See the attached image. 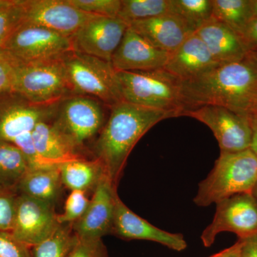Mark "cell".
<instances>
[{
  "instance_id": "6da1fadb",
  "label": "cell",
  "mask_w": 257,
  "mask_h": 257,
  "mask_svg": "<svg viewBox=\"0 0 257 257\" xmlns=\"http://www.w3.org/2000/svg\"><path fill=\"white\" fill-rule=\"evenodd\" d=\"M257 89V53L242 60L221 64L196 78L182 82L183 113L201 106H224L246 116Z\"/></svg>"
},
{
  "instance_id": "7a4b0ae2",
  "label": "cell",
  "mask_w": 257,
  "mask_h": 257,
  "mask_svg": "<svg viewBox=\"0 0 257 257\" xmlns=\"http://www.w3.org/2000/svg\"><path fill=\"white\" fill-rule=\"evenodd\" d=\"M110 114L99 134L94 152L111 183L117 186L134 147L155 125L177 117L170 111L152 109L121 101L110 107Z\"/></svg>"
},
{
  "instance_id": "3957f363",
  "label": "cell",
  "mask_w": 257,
  "mask_h": 257,
  "mask_svg": "<svg viewBox=\"0 0 257 257\" xmlns=\"http://www.w3.org/2000/svg\"><path fill=\"white\" fill-rule=\"evenodd\" d=\"M257 182V155L244 151L221 152L210 173L199 184L194 202L208 207L236 194L251 193Z\"/></svg>"
},
{
  "instance_id": "277c9868",
  "label": "cell",
  "mask_w": 257,
  "mask_h": 257,
  "mask_svg": "<svg viewBox=\"0 0 257 257\" xmlns=\"http://www.w3.org/2000/svg\"><path fill=\"white\" fill-rule=\"evenodd\" d=\"M122 101L182 116V81L165 69L116 72Z\"/></svg>"
},
{
  "instance_id": "5b68a950",
  "label": "cell",
  "mask_w": 257,
  "mask_h": 257,
  "mask_svg": "<svg viewBox=\"0 0 257 257\" xmlns=\"http://www.w3.org/2000/svg\"><path fill=\"white\" fill-rule=\"evenodd\" d=\"M62 58L72 94L94 98L110 107L122 101L111 62L75 50Z\"/></svg>"
},
{
  "instance_id": "8992f818",
  "label": "cell",
  "mask_w": 257,
  "mask_h": 257,
  "mask_svg": "<svg viewBox=\"0 0 257 257\" xmlns=\"http://www.w3.org/2000/svg\"><path fill=\"white\" fill-rule=\"evenodd\" d=\"M62 57L20 64L12 93L38 105L57 104L72 95Z\"/></svg>"
},
{
  "instance_id": "52a82bcc",
  "label": "cell",
  "mask_w": 257,
  "mask_h": 257,
  "mask_svg": "<svg viewBox=\"0 0 257 257\" xmlns=\"http://www.w3.org/2000/svg\"><path fill=\"white\" fill-rule=\"evenodd\" d=\"M101 103L87 96H67L57 104L52 123L79 150L105 124Z\"/></svg>"
},
{
  "instance_id": "ba28073f",
  "label": "cell",
  "mask_w": 257,
  "mask_h": 257,
  "mask_svg": "<svg viewBox=\"0 0 257 257\" xmlns=\"http://www.w3.org/2000/svg\"><path fill=\"white\" fill-rule=\"evenodd\" d=\"M3 49L22 64L58 58L74 50L70 37L25 23L13 32Z\"/></svg>"
},
{
  "instance_id": "9c48e42d",
  "label": "cell",
  "mask_w": 257,
  "mask_h": 257,
  "mask_svg": "<svg viewBox=\"0 0 257 257\" xmlns=\"http://www.w3.org/2000/svg\"><path fill=\"white\" fill-rule=\"evenodd\" d=\"M216 205L212 221L201 235L204 246H211L221 232L234 233L239 239L257 234V202L251 193L236 194Z\"/></svg>"
},
{
  "instance_id": "30bf717a",
  "label": "cell",
  "mask_w": 257,
  "mask_h": 257,
  "mask_svg": "<svg viewBox=\"0 0 257 257\" xmlns=\"http://www.w3.org/2000/svg\"><path fill=\"white\" fill-rule=\"evenodd\" d=\"M183 116L207 125L217 140L221 152L234 153L251 147V132L247 118L228 108L207 104L186 111Z\"/></svg>"
},
{
  "instance_id": "8fae6325",
  "label": "cell",
  "mask_w": 257,
  "mask_h": 257,
  "mask_svg": "<svg viewBox=\"0 0 257 257\" xmlns=\"http://www.w3.org/2000/svg\"><path fill=\"white\" fill-rule=\"evenodd\" d=\"M57 104L38 105L14 93L0 96V142L13 144L42 121H52Z\"/></svg>"
},
{
  "instance_id": "7c38bea8",
  "label": "cell",
  "mask_w": 257,
  "mask_h": 257,
  "mask_svg": "<svg viewBox=\"0 0 257 257\" xmlns=\"http://www.w3.org/2000/svg\"><path fill=\"white\" fill-rule=\"evenodd\" d=\"M128 28L118 17L93 15L72 37L74 50L111 62Z\"/></svg>"
},
{
  "instance_id": "4fadbf2b",
  "label": "cell",
  "mask_w": 257,
  "mask_h": 257,
  "mask_svg": "<svg viewBox=\"0 0 257 257\" xmlns=\"http://www.w3.org/2000/svg\"><path fill=\"white\" fill-rule=\"evenodd\" d=\"M53 205L20 194L17 198L11 234L32 247L50 237L60 227Z\"/></svg>"
},
{
  "instance_id": "5bb4252c",
  "label": "cell",
  "mask_w": 257,
  "mask_h": 257,
  "mask_svg": "<svg viewBox=\"0 0 257 257\" xmlns=\"http://www.w3.org/2000/svg\"><path fill=\"white\" fill-rule=\"evenodd\" d=\"M23 23L48 29L64 36H73L93 15L83 13L67 0H25Z\"/></svg>"
},
{
  "instance_id": "9a60e30c",
  "label": "cell",
  "mask_w": 257,
  "mask_h": 257,
  "mask_svg": "<svg viewBox=\"0 0 257 257\" xmlns=\"http://www.w3.org/2000/svg\"><path fill=\"white\" fill-rule=\"evenodd\" d=\"M117 197L116 187L104 175L94 189L87 211L72 224L75 236L80 239H101L104 235L111 232Z\"/></svg>"
},
{
  "instance_id": "2e32d148",
  "label": "cell",
  "mask_w": 257,
  "mask_h": 257,
  "mask_svg": "<svg viewBox=\"0 0 257 257\" xmlns=\"http://www.w3.org/2000/svg\"><path fill=\"white\" fill-rule=\"evenodd\" d=\"M111 232L121 239L154 241L177 251L187 247L183 235L169 232L150 224L125 205L119 196L115 203Z\"/></svg>"
},
{
  "instance_id": "e0dca14e",
  "label": "cell",
  "mask_w": 257,
  "mask_h": 257,
  "mask_svg": "<svg viewBox=\"0 0 257 257\" xmlns=\"http://www.w3.org/2000/svg\"><path fill=\"white\" fill-rule=\"evenodd\" d=\"M170 54L147 42L128 27L111 57L115 72H141L164 68Z\"/></svg>"
},
{
  "instance_id": "ac0fdd59",
  "label": "cell",
  "mask_w": 257,
  "mask_h": 257,
  "mask_svg": "<svg viewBox=\"0 0 257 257\" xmlns=\"http://www.w3.org/2000/svg\"><path fill=\"white\" fill-rule=\"evenodd\" d=\"M128 27L153 46L170 54L196 32L183 18L176 15L139 20Z\"/></svg>"
},
{
  "instance_id": "d6986e66",
  "label": "cell",
  "mask_w": 257,
  "mask_h": 257,
  "mask_svg": "<svg viewBox=\"0 0 257 257\" xmlns=\"http://www.w3.org/2000/svg\"><path fill=\"white\" fill-rule=\"evenodd\" d=\"M219 65L202 40L194 33L170 54L164 69L184 82L207 73Z\"/></svg>"
},
{
  "instance_id": "ffe728a7",
  "label": "cell",
  "mask_w": 257,
  "mask_h": 257,
  "mask_svg": "<svg viewBox=\"0 0 257 257\" xmlns=\"http://www.w3.org/2000/svg\"><path fill=\"white\" fill-rule=\"evenodd\" d=\"M218 64L242 60L248 53L239 35L224 23L211 18L195 32Z\"/></svg>"
},
{
  "instance_id": "44dd1931",
  "label": "cell",
  "mask_w": 257,
  "mask_h": 257,
  "mask_svg": "<svg viewBox=\"0 0 257 257\" xmlns=\"http://www.w3.org/2000/svg\"><path fill=\"white\" fill-rule=\"evenodd\" d=\"M34 145L44 159L59 167L61 164L82 158L78 150L52 121H42L32 133Z\"/></svg>"
},
{
  "instance_id": "7402d4cb",
  "label": "cell",
  "mask_w": 257,
  "mask_h": 257,
  "mask_svg": "<svg viewBox=\"0 0 257 257\" xmlns=\"http://www.w3.org/2000/svg\"><path fill=\"white\" fill-rule=\"evenodd\" d=\"M62 184L60 170L55 167L29 171L17 187L20 194L53 205L60 195Z\"/></svg>"
},
{
  "instance_id": "603a6c76",
  "label": "cell",
  "mask_w": 257,
  "mask_h": 257,
  "mask_svg": "<svg viewBox=\"0 0 257 257\" xmlns=\"http://www.w3.org/2000/svg\"><path fill=\"white\" fill-rule=\"evenodd\" d=\"M61 180L71 191L87 192L95 188L99 179L106 175L100 161L79 158L61 164L58 167Z\"/></svg>"
},
{
  "instance_id": "cb8c5ba5",
  "label": "cell",
  "mask_w": 257,
  "mask_h": 257,
  "mask_svg": "<svg viewBox=\"0 0 257 257\" xmlns=\"http://www.w3.org/2000/svg\"><path fill=\"white\" fill-rule=\"evenodd\" d=\"M212 1V18L234 30L239 37L255 18L251 0Z\"/></svg>"
},
{
  "instance_id": "d4e9b609",
  "label": "cell",
  "mask_w": 257,
  "mask_h": 257,
  "mask_svg": "<svg viewBox=\"0 0 257 257\" xmlns=\"http://www.w3.org/2000/svg\"><path fill=\"white\" fill-rule=\"evenodd\" d=\"M167 15H176L175 0H121L118 18L128 25Z\"/></svg>"
},
{
  "instance_id": "484cf974",
  "label": "cell",
  "mask_w": 257,
  "mask_h": 257,
  "mask_svg": "<svg viewBox=\"0 0 257 257\" xmlns=\"http://www.w3.org/2000/svg\"><path fill=\"white\" fill-rule=\"evenodd\" d=\"M30 171L23 152L13 144L0 142V186L17 187Z\"/></svg>"
},
{
  "instance_id": "4316f807",
  "label": "cell",
  "mask_w": 257,
  "mask_h": 257,
  "mask_svg": "<svg viewBox=\"0 0 257 257\" xmlns=\"http://www.w3.org/2000/svg\"><path fill=\"white\" fill-rule=\"evenodd\" d=\"M76 241L72 229L60 225L50 237L31 247L32 257H67Z\"/></svg>"
},
{
  "instance_id": "83f0119b",
  "label": "cell",
  "mask_w": 257,
  "mask_h": 257,
  "mask_svg": "<svg viewBox=\"0 0 257 257\" xmlns=\"http://www.w3.org/2000/svg\"><path fill=\"white\" fill-rule=\"evenodd\" d=\"M176 15L195 31L212 18V0H175Z\"/></svg>"
},
{
  "instance_id": "f1b7e54d",
  "label": "cell",
  "mask_w": 257,
  "mask_h": 257,
  "mask_svg": "<svg viewBox=\"0 0 257 257\" xmlns=\"http://www.w3.org/2000/svg\"><path fill=\"white\" fill-rule=\"evenodd\" d=\"M25 0H4L0 5V49L23 23Z\"/></svg>"
},
{
  "instance_id": "f546056e",
  "label": "cell",
  "mask_w": 257,
  "mask_h": 257,
  "mask_svg": "<svg viewBox=\"0 0 257 257\" xmlns=\"http://www.w3.org/2000/svg\"><path fill=\"white\" fill-rule=\"evenodd\" d=\"M89 202L85 192L72 191L66 199L63 213L57 215L59 224H74L78 221L87 211Z\"/></svg>"
},
{
  "instance_id": "4dcf8cb0",
  "label": "cell",
  "mask_w": 257,
  "mask_h": 257,
  "mask_svg": "<svg viewBox=\"0 0 257 257\" xmlns=\"http://www.w3.org/2000/svg\"><path fill=\"white\" fill-rule=\"evenodd\" d=\"M83 13L97 16L117 18L121 0H67Z\"/></svg>"
},
{
  "instance_id": "1f68e13d",
  "label": "cell",
  "mask_w": 257,
  "mask_h": 257,
  "mask_svg": "<svg viewBox=\"0 0 257 257\" xmlns=\"http://www.w3.org/2000/svg\"><path fill=\"white\" fill-rule=\"evenodd\" d=\"M13 188L0 187V231L11 232L13 230L18 196Z\"/></svg>"
},
{
  "instance_id": "d6a6232c",
  "label": "cell",
  "mask_w": 257,
  "mask_h": 257,
  "mask_svg": "<svg viewBox=\"0 0 257 257\" xmlns=\"http://www.w3.org/2000/svg\"><path fill=\"white\" fill-rule=\"evenodd\" d=\"M13 145L19 147L23 152L28 161L30 170H45L58 167L44 159L37 152L32 141V133L27 134L17 139Z\"/></svg>"
},
{
  "instance_id": "836d02e7",
  "label": "cell",
  "mask_w": 257,
  "mask_h": 257,
  "mask_svg": "<svg viewBox=\"0 0 257 257\" xmlns=\"http://www.w3.org/2000/svg\"><path fill=\"white\" fill-rule=\"evenodd\" d=\"M20 64L6 50L0 49V96L13 92L15 76Z\"/></svg>"
},
{
  "instance_id": "e575fe53",
  "label": "cell",
  "mask_w": 257,
  "mask_h": 257,
  "mask_svg": "<svg viewBox=\"0 0 257 257\" xmlns=\"http://www.w3.org/2000/svg\"><path fill=\"white\" fill-rule=\"evenodd\" d=\"M67 257H109L101 239H80L72 246Z\"/></svg>"
},
{
  "instance_id": "d590c367",
  "label": "cell",
  "mask_w": 257,
  "mask_h": 257,
  "mask_svg": "<svg viewBox=\"0 0 257 257\" xmlns=\"http://www.w3.org/2000/svg\"><path fill=\"white\" fill-rule=\"evenodd\" d=\"M0 257H32L31 247L11 233L0 231Z\"/></svg>"
},
{
  "instance_id": "8d00e7d4",
  "label": "cell",
  "mask_w": 257,
  "mask_h": 257,
  "mask_svg": "<svg viewBox=\"0 0 257 257\" xmlns=\"http://www.w3.org/2000/svg\"><path fill=\"white\" fill-rule=\"evenodd\" d=\"M240 38L248 52L257 50V18L250 22Z\"/></svg>"
},
{
  "instance_id": "74e56055",
  "label": "cell",
  "mask_w": 257,
  "mask_h": 257,
  "mask_svg": "<svg viewBox=\"0 0 257 257\" xmlns=\"http://www.w3.org/2000/svg\"><path fill=\"white\" fill-rule=\"evenodd\" d=\"M241 243L239 240L232 246L215 254L211 255L209 257H241Z\"/></svg>"
},
{
  "instance_id": "f35d334b",
  "label": "cell",
  "mask_w": 257,
  "mask_h": 257,
  "mask_svg": "<svg viewBox=\"0 0 257 257\" xmlns=\"http://www.w3.org/2000/svg\"><path fill=\"white\" fill-rule=\"evenodd\" d=\"M251 132V144L250 150L257 155V114H250L246 116Z\"/></svg>"
},
{
  "instance_id": "ab89813d",
  "label": "cell",
  "mask_w": 257,
  "mask_h": 257,
  "mask_svg": "<svg viewBox=\"0 0 257 257\" xmlns=\"http://www.w3.org/2000/svg\"><path fill=\"white\" fill-rule=\"evenodd\" d=\"M250 114H257V89L250 101L246 116Z\"/></svg>"
},
{
  "instance_id": "60d3db41",
  "label": "cell",
  "mask_w": 257,
  "mask_h": 257,
  "mask_svg": "<svg viewBox=\"0 0 257 257\" xmlns=\"http://www.w3.org/2000/svg\"><path fill=\"white\" fill-rule=\"evenodd\" d=\"M252 3V8L254 18H257V0H251Z\"/></svg>"
},
{
  "instance_id": "b9f144b4",
  "label": "cell",
  "mask_w": 257,
  "mask_h": 257,
  "mask_svg": "<svg viewBox=\"0 0 257 257\" xmlns=\"http://www.w3.org/2000/svg\"><path fill=\"white\" fill-rule=\"evenodd\" d=\"M251 194H253V197H254L255 199H256L257 202V182L256 185L253 187L252 192H251Z\"/></svg>"
},
{
  "instance_id": "7bdbcfd3",
  "label": "cell",
  "mask_w": 257,
  "mask_h": 257,
  "mask_svg": "<svg viewBox=\"0 0 257 257\" xmlns=\"http://www.w3.org/2000/svg\"><path fill=\"white\" fill-rule=\"evenodd\" d=\"M3 1H4V0H0V5H2V3H3Z\"/></svg>"
},
{
  "instance_id": "ee69618b",
  "label": "cell",
  "mask_w": 257,
  "mask_h": 257,
  "mask_svg": "<svg viewBox=\"0 0 257 257\" xmlns=\"http://www.w3.org/2000/svg\"><path fill=\"white\" fill-rule=\"evenodd\" d=\"M254 52H256V53H257V50L256 51H254Z\"/></svg>"
},
{
  "instance_id": "f6af8a7d",
  "label": "cell",
  "mask_w": 257,
  "mask_h": 257,
  "mask_svg": "<svg viewBox=\"0 0 257 257\" xmlns=\"http://www.w3.org/2000/svg\"><path fill=\"white\" fill-rule=\"evenodd\" d=\"M0 187H2V186H0Z\"/></svg>"
},
{
  "instance_id": "bcb514c9",
  "label": "cell",
  "mask_w": 257,
  "mask_h": 257,
  "mask_svg": "<svg viewBox=\"0 0 257 257\" xmlns=\"http://www.w3.org/2000/svg\"></svg>"
}]
</instances>
